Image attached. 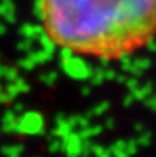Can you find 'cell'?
I'll return each mask as SVG.
<instances>
[{
	"label": "cell",
	"instance_id": "obj_1",
	"mask_svg": "<svg viewBox=\"0 0 156 157\" xmlns=\"http://www.w3.org/2000/svg\"><path fill=\"white\" fill-rule=\"evenodd\" d=\"M47 37L80 57L118 61L156 37V0H37Z\"/></svg>",
	"mask_w": 156,
	"mask_h": 157
}]
</instances>
